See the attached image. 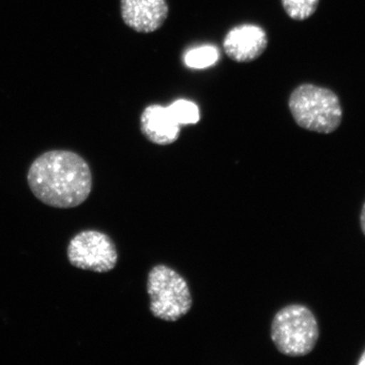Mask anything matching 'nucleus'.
Listing matches in <instances>:
<instances>
[{"mask_svg": "<svg viewBox=\"0 0 365 365\" xmlns=\"http://www.w3.org/2000/svg\"><path fill=\"white\" fill-rule=\"evenodd\" d=\"M357 364L365 365V349L364 351L362 352L361 356H360L359 361H357Z\"/></svg>", "mask_w": 365, "mask_h": 365, "instance_id": "obj_13", "label": "nucleus"}, {"mask_svg": "<svg viewBox=\"0 0 365 365\" xmlns=\"http://www.w3.org/2000/svg\"><path fill=\"white\" fill-rule=\"evenodd\" d=\"M26 179L36 198L54 208L78 207L93 188L90 165L69 150L43 153L31 165Z\"/></svg>", "mask_w": 365, "mask_h": 365, "instance_id": "obj_1", "label": "nucleus"}, {"mask_svg": "<svg viewBox=\"0 0 365 365\" xmlns=\"http://www.w3.org/2000/svg\"><path fill=\"white\" fill-rule=\"evenodd\" d=\"M319 325L313 312L302 304L283 307L274 317L271 339L278 351L290 357L306 356L319 340Z\"/></svg>", "mask_w": 365, "mask_h": 365, "instance_id": "obj_3", "label": "nucleus"}, {"mask_svg": "<svg viewBox=\"0 0 365 365\" xmlns=\"http://www.w3.org/2000/svg\"><path fill=\"white\" fill-rule=\"evenodd\" d=\"M360 227L365 235V202L362 206L361 212H360Z\"/></svg>", "mask_w": 365, "mask_h": 365, "instance_id": "obj_12", "label": "nucleus"}, {"mask_svg": "<svg viewBox=\"0 0 365 365\" xmlns=\"http://www.w3.org/2000/svg\"><path fill=\"white\" fill-rule=\"evenodd\" d=\"M140 129L150 143L158 145L176 143L181 133V125L170 114L169 108L160 105H150L143 110Z\"/></svg>", "mask_w": 365, "mask_h": 365, "instance_id": "obj_8", "label": "nucleus"}, {"mask_svg": "<svg viewBox=\"0 0 365 365\" xmlns=\"http://www.w3.org/2000/svg\"><path fill=\"white\" fill-rule=\"evenodd\" d=\"M294 121L306 130L330 134L339 128L343 111L333 91L304 83L297 86L288 100Z\"/></svg>", "mask_w": 365, "mask_h": 365, "instance_id": "obj_2", "label": "nucleus"}, {"mask_svg": "<svg viewBox=\"0 0 365 365\" xmlns=\"http://www.w3.org/2000/svg\"><path fill=\"white\" fill-rule=\"evenodd\" d=\"M67 258L76 268L107 273L116 267L118 252L109 235L98 230H83L69 242Z\"/></svg>", "mask_w": 365, "mask_h": 365, "instance_id": "obj_5", "label": "nucleus"}, {"mask_svg": "<svg viewBox=\"0 0 365 365\" xmlns=\"http://www.w3.org/2000/svg\"><path fill=\"white\" fill-rule=\"evenodd\" d=\"M124 23L138 33H153L169 16L167 0H121Z\"/></svg>", "mask_w": 365, "mask_h": 365, "instance_id": "obj_7", "label": "nucleus"}, {"mask_svg": "<svg viewBox=\"0 0 365 365\" xmlns=\"http://www.w3.org/2000/svg\"><path fill=\"white\" fill-rule=\"evenodd\" d=\"M169 108L170 114L180 125H193L200 121V111L195 103L178 100Z\"/></svg>", "mask_w": 365, "mask_h": 365, "instance_id": "obj_10", "label": "nucleus"}, {"mask_svg": "<svg viewBox=\"0 0 365 365\" xmlns=\"http://www.w3.org/2000/svg\"><path fill=\"white\" fill-rule=\"evenodd\" d=\"M319 0H281L285 13L294 21L311 18L318 9Z\"/></svg>", "mask_w": 365, "mask_h": 365, "instance_id": "obj_11", "label": "nucleus"}, {"mask_svg": "<svg viewBox=\"0 0 365 365\" xmlns=\"http://www.w3.org/2000/svg\"><path fill=\"white\" fill-rule=\"evenodd\" d=\"M222 46L230 59L247 63L258 59L267 49V33L261 26L251 24L237 26L228 31Z\"/></svg>", "mask_w": 365, "mask_h": 365, "instance_id": "obj_6", "label": "nucleus"}, {"mask_svg": "<svg viewBox=\"0 0 365 365\" xmlns=\"http://www.w3.org/2000/svg\"><path fill=\"white\" fill-rule=\"evenodd\" d=\"M220 51L212 45H204L192 48L184 55V62L193 69H204L215 66L220 60Z\"/></svg>", "mask_w": 365, "mask_h": 365, "instance_id": "obj_9", "label": "nucleus"}, {"mask_svg": "<svg viewBox=\"0 0 365 365\" xmlns=\"http://www.w3.org/2000/svg\"><path fill=\"white\" fill-rule=\"evenodd\" d=\"M148 292L153 317L165 322H177L189 313L192 295L186 280L174 269L158 265L148 277Z\"/></svg>", "mask_w": 365, "mask_h": 365, "instance_id": "obj_4", "label": "nucleus"}]
</instances>
